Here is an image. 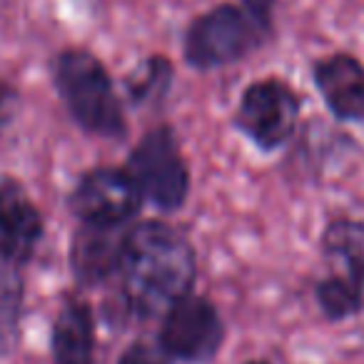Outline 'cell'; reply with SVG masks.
<instances>
[{
    "label": "cell",
    "instance_id": "6da1fadb",
    "mask_svg": "<svg viewBox=\"0 0 364 364\" xmlns=\"http://www.w3.org/2000/svg\"><path fill=\"white\" fill-rule=\"evenodd\" d=\"M195 277L198 255L180 230L157 220L132 225L117 272L127 312L137 319H162L193 292Z\"/></svg>",
    "mask_w": 364,
    "mask_h": 364
},
{
    "label": "cell",
    "instance_id": "7a4b0ae2",
    "mask_svg": "<svg viewBox=\"0 0 364 364\" xmlns=\"http://www.w3.org/2000/svg\"><path fill=\"white\" fill-rule=\"evenodd\" d=\"M50 77L80 130L102 140H125V105L100 58L85 48H65L53 58Z\"/></svg>",
    "mask_w": 364,
    "mask_h": 364
},
{
    "label": "cell",
    "instance_id": "3957f363",
    "mask_svg": "<svg viewBox=\"0 0 364 364\" xmlns=\"http://www.w3.org/2000/svg\"><path fill=\"white\" fill-rule=\"evenodd\" d=\"M324 274L314 284V302L327 322H347L364 312V223L339 218L319 237Z\"/></svg>",
    "mask_w": 364,
    "mask_h": 364
},
{
    "label": "cell",
    "instance_id": "277c9868",
    "mask_svg": "<svg viewBox=\"0 0 364 364\" xmlns=\"http://www.w3.org/2000/svg\"><path fill=\"white\" fill-rule=\"evenodd\" d=\"M272 36L240 3H220L193 18L182 36V58L195 70H220L250 58Z\"/></svg>",
    "mask_w": 364,
    "mask_h": 364
},
{
    "label": "cell",
    "instance_id": "5b68a950",
    "mask_svg": "<svg viewBox=\"0 0 364 364\" xmlns=\"http://www.w3.org/2000/svg\"><path fill=\"white\" fill-rule=\"evenodd\" d=\"M145 203L160 213H177L188 203L190 167L180 137L170 125H155L135 142L125 160Z\"/></svg>",
    "mask_w": 364,
    "mask_h": 364
},
{
    "label": "cell",
    "instance_id": "8992f818",
    "mask_svg": "<svg viewBox=\"0 0 364 364\" xmlns=\"http://www.w3.org/2000/svg\"><path fill=\"white\" fill-rule=\"evenodd\" d=\"M302 117V97L282 77H259L242 90L235 107V127L262 152H277L294 137Z\"/></svg>",
    "mask_w": 364,
    "mask_h": 364
},
{
    "label": "cell",
    "instance_id": "52a82bcc",
    "mask_svg": "<svg viewBox=\"0 0 364 364\" xmlns=\"http://www.w3.org/2000/svg\"><path fill=\"white\" fill-rule=\"evenodd\" d=\"M223 342V314L203 294L190 292L162 314L157 344L172 362L210 364L220 354Z\"/></svg>",
    "mask_w": 364,
    "mask_h": 364
},
{
    "label": "cell",
    "instance_id": "ba28073f",
    "mask_svg": "<svg viewBox=\"0 0 364 364\" xmlns=\"http://www.w3.org/2000/svg\"><path fill=\"white\" fill-rule=\"evenodd\" d=\"M68 205L77 223L125 228L137 220L145 198L125 167L100 165L77 177Z\"/></svg>",
    "mask_w": 364,
    "mask_h": 364
},
{
    "label": "cell",
    "instance_id": "9c48e42d",
    "mask_svg": "<svg viewBox=\"0 0 364 364\" xmlns=\"http://www.w3.org/2000/svg\"><path fill=\"white\" fill-rule=\"evenodd\" d=\"M46 235L41 208L21 180L0 175V257L23 267L36 257Z\"/></svg>",
    "mask_w": 364,
    "mask_h": 364
},
{
    "label": "cell",
    "instance_id": "30bf717a",
    "mask_svg": "<svg viewBox=\"0 0 364 364\" xmlns=\"http://www.w3.org/2000/svg\"><path fill=\"white\" fill-rule=\"evenodd\" d=\"M132 225L100 228L77 223L70 242V272L80 287H100L117 277Z\"/></svg>",
    "mask_w": 364,
    "mask_h": 364
},
{
    "label": "cell",
    "instance_id": "8fae6325",
    "mask_svg": "<svg viewBox=\"0 0 364 364\" xmlns=\"http://www.w3.org/2000/svg\"><path fill=\"white\" fill-rule=\"evenodd\" d=\"M312 82L339 122L364 125V63L352 53H329L312 63Z\"/></svg>",
    "mask_w": 364,
    "mask_h": 364
},
{
    "label": "cell",
    "instance_id": "7c38bea8",
    "mask_svg": "<svg viewBox=\"0 0 364 364\" xmlns=\"http://www.w3.org/2000/svg\"><path fill=\"white\" fill-rule=\"evenodd\" d=\"M95 312L80 297H65L50 327L53 364H95Z\"/></svg>",
    "mask_w": 364,
    "mask_h": 364
},
{
    "label": "cell",
    "instance_id": "4fadbf2b",
    "mask_svg": "<svg viewBox=\"0 0 364 364\" xmlns=\"http://www.w3.org/2000/svg\"><path fill=\"white\" fill-rule=\"evenodd\" d=\"M175 80V65L165 55H150L125 77L127 100L135 107H155L167 97Z\"/></svg>",
    "mask_w": 364,
    "mask_h": 364
},
{
    "label": "cell",
    "instance_id": "5bb4252c",
    "mask_svg": "<svg viewBox=\"0 0 364 364\" xmlns=\"http://www.w3.org/2000/svg\"><path fill=\"white\" fill-rule=\"evenodd\" d=\"M23 297H26V287H23L21 267L11 259L0 257V357H6L18 347Z\"/></svg>",
    "mask_w": 364,
    "mask_h": 364
},
{
    "label": "cell",
    "instance_id": "9a60e30c",
    "mask_svg": "<svg viewBox=\"0 0 364 364\" xmlns=\"http://www.w3.org/2000/svg\"><path fill=\"white\" fill-rule=\"evenodd\" d=\"M117 364H175L165 354V349L157 342H145V339H137V342L127 344L122 349V354L117 357Z\"/></svg>",
    "mask_w": 364,
    "mask_h": 364
},
{
    "label": "cell",
    "instance_id": "2e32d148",
    "mask_svg": "<svg viewBox=\"0 0 364 364\" xmlns=\"http://www.w3.org/2000/svg\"><path fill=\"white\" fill-rule=\"evenodd\" d=\"M240 6L247 8L264 28L272 31V23H274V8H277V0H237Z\"/></svg>",
    "mask_w": 364,
    "mask_h": 364
},
{
    "label": "cell",
    "instance_id": "e0dca14e",
    "mask_svg": "<svg viewBox=\"0 0 364 364\" xmlns=\"http://www.w3.org/2000/svg\"><path fill=\"white\" fill-rule=\"evenodd\" d=\"M13 107H16V92L8 85H0V127L11 120Z\"/></svg>",
    "mask_w": 364,
    "mask_h": 364
},
{
    "label": "cell",
    "instance_id": "ac0fdd59",
    "mask_svg": "<svg viewBox=\"0 0 364 364\" xmlns=\"http://www.w3.org/2000/svg\"><path fill=\"white\" fill-rule=\"evenodd\" d=\"M245 364H269L267 359H250V362H245Z\"/></svg>",
    "mask_w": 364,
    "mask_h": 364
}]
</instances>
